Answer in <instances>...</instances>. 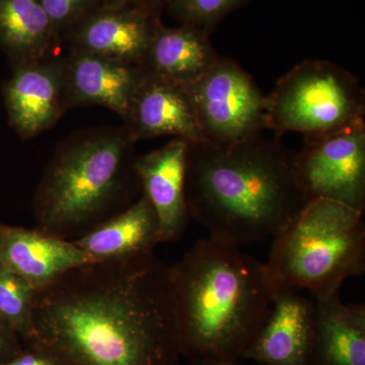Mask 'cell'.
Wrapping results in <instances>:
<instances>
[{"label": "cell", "instance_id": "cell-1", "mask_svg": "<svg viewBox=\"0 0 365 365\" xmlns=\"http://www.w3.org/2000/svg\"><path fill=\"white\" fill-rule=\"evenodd\" d=\"M25 339L56 365H179L169 268L150 252L72 269L36 290Z\"/></svg>", "mask_w": 365, "mask_h": 365}, {"label": "cell", "instance_id": "cell-2", "mask_svg": "<svg viewBox=\"0 0 365 365\" xmlns=\"http://www.w3.org/2000/svg\"><path fill=\"white\" fill-rule=\"evenodd\" d=\"M186 199L190 217L209 237L237 248L273 239L312 200L295 153L262 133L237 143H189Z\"/></svg>", "mask_w": 365, "mask_h": 365}, {"label": "cell", "instance_id": "cell-3", "mask_svg": "<svg viewBox=\"0 0 365 365\" xmlns=\"http://www.w3.org/2000/svg\"><path fill=\"white\" fill-rule=\"evenodd\" d=\"M169 280L182 355L195 364L239 362L272 309L265 264L208 237L169 268Z\"/></svg>", "mask_w": 365, "mask_h": 365}, {"label": "cell", "instance_id": "cell-4", "mask_svg": "<svg viewBox=\"0 0 365 365\" xmlns=\"http://www.w3.org/2000/svg\"><path fill=\"white\" fill-rule=\"evenodd\" d=\"M265 269L274 292L307 289L314 297L338 292L365 271L364 213L316 198L273 237Z\"/></svg>", "mask_w": 365, "mask_h": 365}, {"label": "cell", "instance_id": "cell-5", "mask_svg": "<svg viewBox=\"0 0 365 365\" xmlns=\"http://www.w3.org/2000/svg\"><path fill=\"white\" fill-rule=\"evenodd\" d=\"M132 143L125 129H103L60 146L36 196L41 227L59 232L102 210L121 185Z\"/></svg>", "mask_w": 365, "mask_h": 365}, {"label": "cell", "instance_id": "cell-6", "mask_svg": "<svg viewBox=\"0 0 365 365\" xmlns=\"http://www.w3.org/2000/svg\"><path fill=\"white\" fill-rule=\"evenodd\" d=\"M359 79L326 60H304L266 96V128L276 133L319 135L364 118Z\"/></svg>", "mask_w": 365, "mask_h": 365}, {"label": "cell", "instance_id": "cell-7", "mask_svg": "<svg viewBox=\"0 0 365 365\" xmlns=\"http://www.w3.org/2000/svg\"><path fill=\"white\" fill-rule=\"evenodd\" d=\"M186 88L205 140L237 143L267 129L266 96L235 60L220 55Z\"/></svg>", "mask_w": 365, "mask_h": 365}, {"label": "cell", "instance_id": "cell-8", "mask_svg": "<svg viewBox=\"0 0 365 365\" xmlns=\"http://www.w3.org/2000/svg\"><path fill=\"white\" fill-rule=\"evenodd\" d=\"M299 179L312 200L337 201L364 213V118L319 135L306 136L295 153Z\"/></svg>", "mask_w": 365, "mask_h": 365}, {"label": "cell", "instance_id": "cell-9", "mask_svg": "<svg viewBox=\"0 0 365 365\" xmlns=\"http://www.w3.org/2000/svg\"><path fill=\"white\" fill-rule=\"evenodd\" d=\"M4 86L9 123L21 138L51 128L66 111V62L50 56L16 64Z\"/></svg>", "mask_w": 365, "mask_h": 365}, {"label": "cell", "instance_id": "cell-10", "mask_svg": "<svg viewBox=\"0 0 365 365\" xmlns=\"http://www.w3.org/2000/svg\"><path fill=\"white\" fill-rule=\"evenodd\" d=\"M160 11L148 4L122 7L98 6L66 34L71 51L102 55L140 66Z\"/></svg>", "mask_w": 365, "mask_h": 365}, {"label": "cell", "instance_id": "cell-11", "mask_svg": "<svg viewBox=\"0 0 365 365\" xmlns=\"http://www.w3.org/2000/svg\"><path fill=\"white\" fill-rule=\"evenodd\" d=\"M123 120L132 143L168 135L205 140L186 86L145 71Z\"/></svg>", "mask_w": 365, "mask_h": 365}, {"label": "cell", "instance_id": "cell-12", "mask_svg": "<svg viewBox=\"0 0 365 365\" xmlns=\"http://www.w3.org/2000/svg\"><path fill=\"white\" fill-rule=\"evenodd\" d=\"M188 148L186 139L174 138L133 160L143 192L157 213L162 242L179 240L191 220L186 199Z\"/></svg>", "mask_w": 365, "mask_h": 365}, {"label": "cell", "instance_id": "cell-13", "mask_svg": "<svg viewBox=\"0 0 365 365\" xmlns=\"http://www.w3.org/2000/svg\"><path fill=\"white\" fill-rule=\"evenodd\" d=\"M64 62L67 109L103 106L124 119L143 78V67L81 51H71Z\"/></svg>", "mask_w": 365, "mask_h": 365}, {"label": "cell", "instance_id": "cell-14", "mask_svg": "<svg viewBox=\"0 0 365 365\" xmlns=\"http://www.w3.org/2000/svg\"><path fill=\"white\" fill-rule=\"evenodd\" d=\"M314 314V300L297 289L276 292L265 325L242 359L262 365H307Z\"/></svg>", "mask_w": 365, "mask_h": 365}, {"label": "cell", "instance_id": "cell-15", "mask_svg": "<svg viewBox=\"0 0 365 365\" xmlns=\"http://www.w3.org/2000/svg\"><path fill=\"white\" fill-rule=\"evenodd\" d=\"M91 262L74 242L35 230L0 225V266L37 289Z\"/></svg>", "mask_w": 365, "mask_h": 365}, {"label": "cell", "instance_id": "cell-16", "mask_svg": "<svg viewBox=\"0 0 365 365\" xmlns=\"http://www.w3.org/2000/svg\"><path fill=\"white\" fill-rule=\"evenodd\" d=\"M307 365H365V306L344 304L340 290L314 297Z\"/></svg>", "mask_w": 365, "mask_h": 365}, {"label": "cell", "instance_id": "cell-17", "mask_svg": "<svg viewBox=\"0 0 365 365\" xmlns=\"http://www.w3.org/2000/svg\"><path fill=\"white\" fill-rule=\"evenodd\" d=\"M209 34L198 26L182 24L170 28L158 23L141 67L179 85L195 83L220 57Z\"/></svg>", "mask_w": 365, "mask_h": 365}, {"label": "cell", "instance_id": "cell-18", "mask_svg": "<svg viewBox=\"0 0 365 365\" xmlns=\"http://www.w3.org/2000/svg\"><path fill=\"white\" fill-rule=\"evenodd\" d=\"M162 242L160 223L148 196L143 195L114 220L74 242L93 262L150 253Z\"/></svg>", "mask_w": 365, "mask_h": 365}, {"label": "cell", "instance_id": "cell-19", "mask_svg": "<svg viewBox=\"0 0 365 365\" xmlns=\"http://www.w3.org/2000/svg\"><path fill=\"white\" fill-rule=\"evenodd\" d=\"M60 43L41 0H0V49L13 66L53 56Z\"/></svg>", "mask_w": 365, "mask_h": 365}, {"label": "cell", "instance_id": "cell-20", "mask_svg": "<svg viewBox=\"0 0 365 365\" xmlns=\"http://www.w3.org/2000/svg\"><path fill=\"white\" fill-rule=\"evenodd\" d=\"M36 290L23 277L0 266V318L24 338L28 332Z\"/></svg>", "mask_w": 365, "mask_h": 365}, {"label": "cell", "instance_id": "cell-21", "mask_svg": "<svg viewBox=\"0 0 365 365\" xmlns=\"http://www.w3.org/2000/svg\"><path fill=\"white\" fill-rule=\"evenodd\" d=\"M249 0H167L170 14L182 24L198 26L210 35L228 14Z\"/></svg>", "mask_w": 365, "mask_h": 365}, {"label": "cell", "instance_id": "cell-22", "mask_svg": "<svg viewBox=\"0 0 365 365\" xmlns=\"http://www.w3.org/2000/svg\"><path fill=\"white\" fill-rule=\"evenodd\" d=\"M60 41L101 4V0H41Z\"/></svg>", "mask_w": 365, "mask_h": 365}, {"label": "cell", "instance_id": "cell-23", "mask_svg": "<svg viewBox=\"0 0 365 365\" xmlns=\"http://www.w3.org/2000/svg\"><path fill=\"white\" fill-rule=\"evenodd\" d=\"M16 335L18 334L0 318V362L13 359L21 354Z\"/></svg>", "mask_w": 365, "mask_h": 365}, {"label": "cell", "instance_id": "cell-24", "mask_svg": "<svg viewBox=\"0 0 365 365\" xmlns=\"http://www.w3.org/2000/svg\"><path fill=\"white\" fill-rule=\"evenodd\" d=\"M0 365H56V364L49 357L33 351L32 353H21L13 359L0 362Z\"/></svg>", "mask_w": 365, "mask_h": 365}, {"label": "cell", "instance_id": "cell-25", "mask_svg": "<svg viewBox=\"0 0 365 365\" xmlns=\"http://www.w3.org/2000/svg\"><path fill=\"white\" fill-rule=\"evenodd\" d=\"M143 4H145V0H101L103 6L109 7L139 6Z\"/></svg>", "mask_w": 365, "mask_h": 365}, {"label": "cell", "instance_id": "cell-26", "mask_svg": "<svg viewBox=\"0 0 365 365\" xmlns=\"http://www.w3.org/2000/svg\"><path fill=\"white\" fill-rule=\"evenodd\" d=\"M165 1H167V0H145V4H148L151 9L160 11L163 4H165Z\"/></svg>", "mask_w": 365, "mask_h": 365}, {"label": "cell", "instance_id": "cell-27", "mask_svg": "<svg viewBox=\"0 0 365 365\" xmlns=\"http://www.w3.org/2000/svg\"><path fill=\"white\" fill-rule=\"evenodd\" d=\"M210 365H240L239 362H220V364H213Z\"/></svg>", "mask_w": 365, "mask_h": 365}]
</instances>
